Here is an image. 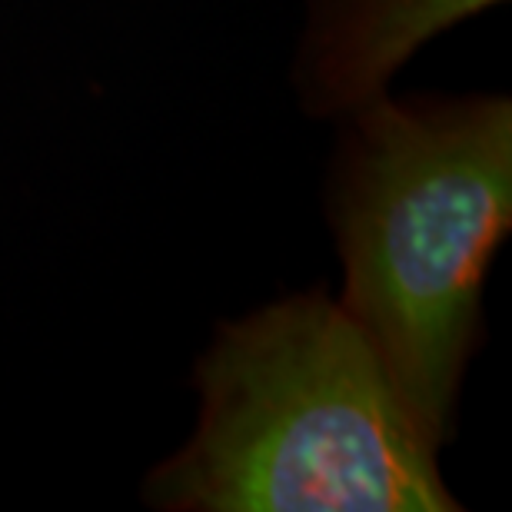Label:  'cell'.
Returning a JSON list of instances; mask_svg holds the SVG:
<instances>
[{"label":"cell","instance_id":"6da1fadb","mask_svg":"<svg viewBox=\"0 0 512 512\" xmlns=\"http://www.w3.org/2000/svg\"><path fill=\"white\" fill-rule=\"evenodd\" d=\"M200 423L153 469L167 512L459 509L380 353L323 290L223 323L197 363Z\"/></svg>","mask_w":512,"mask_h":512},{"label":"cell","instance_id":"7a4b0ae2","mask_svg":"<svg viewBox=\"0 0 512 512\" xmlns=\"http://www.w3.org/2000/svg\"><path fill=\"white\" fill-rule=\"evenodd\" d=\"M330 180L343 310L436 449L483 340V283L512 227V104L406 97L353 110Z\"/></svg>","mask_w":512,"mask_h":512},{"label":"cell","instance_id":"3957f363","mask_svg":"<svg viewBox=\"0 0 512 512\" xmlns=\"http://www.w3.org/2000/svg\"><path fill=\"white\" fill-rule=\"evenodd\" d=\"M499 0H313L296 87L310 114H353L419 47Z\"/></svg>","mask_w":512,"mask_h":512}]
</instances>
